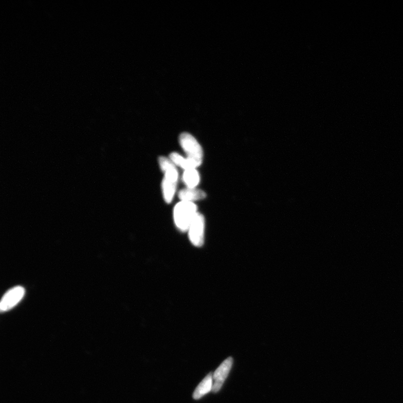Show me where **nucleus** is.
I'll return each mask as SVG.
<instances>
[{"label":"nucleus","instance_id":"10","mask_svg":"<svg viewBox=\"0 0 403 403\" xmlns=\"http://www.w3.org/2000/svg\"><path fill=\"white\" fill-rule=\"evenodd\" d=\"M177 184L170 181L164 178L162 181V191L163 198L167 203H171L176 192Z\"/></svg>","mask_w":403,"mask_h":403},{"label":"nucleus","instance_id":"11","mask_svg":"<svg viewBox=\"0 0 403 403\" xmlns=\"http://www.w3.org/2000/svg\"><path fill=\"white\" fill-rule=\"evenodd\" d=\"M170 159L174 163L175 165L187 171V170L191 169H196L193 163L189 160L187 158H184L178 153H173L170 155Z\"/></svg>","mask_w":403,"mask_h":403},{"label":"nucleus","instance_id":"4","mask_svg":"<svg viewBox=\"0 0 403 403\" xmlns=\"http://www.w3.org/2000/svg\"><path fill=\"white\" fill-rule=\"evenodd\" d=\"M232 358L226 359L213 374V387L212 392L217 393L222 389L223 384L228 377L232 365Z\"/></svg>","mask_w":403,"mask_h":403},{"label":"nucleus","instance_id":"5","mask_svg":"<svg viewBox=\"0 0 403 403\" xmlns=\"http://www.w3.org/2000/svg\"><path fill=\"white\" fill-rule=\"evenodd\" d=\"M25 289L21 286H17L6 292L0 304L2 312H6L16 306L24 297Z\"/></svg>","mask_w":403,"mask_h":403},{"label":"nucleus","instance_id":"8","mask_svg":"<svg viewBox=\"0 0 403 403\" xmlns=\"http://www.w3.org/2000/svg\"><path fill=\"white\" fill-rule=\"evenodd\" d=\"M213 383V374L211 373L205 377L195 389L193 395V398L196 400L199 399L205 395L212 391Z\"/></svg>","mask_w":403,"mask_h":403},{"label":"nucleus","instance_id":"7","mask_svg":"<svg viewBox=\"0 0 403 403\" xmlns=\"http://www.w3.org/2000/svg\"><path fill=\"white\" fill-rule=\"evenodd\" d=\"M178 197L181 201L190 202L203 199L206 198V194L203 191L196 188H187L181 190Z\"/></svg>","mask_w":403,"mask_h":403},{"label":"nucleus","instance_id":"2","mask_svg":"<svg viewBox=\"0 0 403 403\" xmlns=\"http://www.w3.org/2000/svg\"><path fill=\"white\" fill-rule=\"evenodd\" d=\"M179 142L187 155V158L190 160L197 168L203 161L204 153L199 143L192 135L184 132L179 137Z\"/></svg>","mask_w":403,"mask_h":403},{"label":"nucleus","instance_id":"1","mask_svg":"<svg viewBox=\"0 0 403 403\" xmlns=\"http://www.w3.org/2000/svg\"><path fill=\"white\" fill-rule=\"evenodd\" d=\"M196 205L190 202L181 201L174 210V219L176 227L181 231L186 232L197 213Z\"/></svg>","mask_w":403,"mask_h":403},{"label":"nucleus","instance_id":"6","mask_svg":"<svg viewBox=\"0 0 403 403\" xmlns=\"http://www.w3.org/2000/svg\"><path fill=\"white\" fill-rule=\"evenodd\" d=\"M159 166L162 171L164 173V179L175 184H177L178 180V172L174 163L165 157H160L159 158Z\"/></svg>","mask_w":403,"mask_h":403},{"label":"nucleus","instance_id":"9","mask_svg":"<svg viewBox=\"0 0 403 403\" xmlns=\"http://www.w3.org/2000/svg\"><path fill=\"white\" fill-rule=\"evenodd\" d=\"M182 180L187 188H196L200 181L199 174L196 169H191L185 171L182 175Z\"/></svg>","mask_w":403,"mask_h":403},{"label":"nucleus","instance_id":"3","mask_svg":"<svg viewBox=\"0 0 403 403\" xmlns=\"http://www.w3.org/2000/svg\"><path fill=\"white\" fill-rule=\"evenodd\" d=\"M205 222L202 214L197 213L188 229L189 237L196 247H200L204 243Z\"/></svg>","mask_w":403,"mask_h":403}]
</instances>
